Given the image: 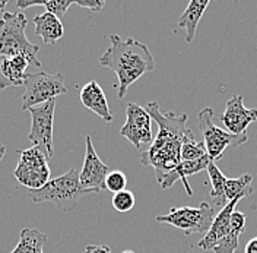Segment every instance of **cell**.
<instances>
[{
	"label": "cell",
	"mask_w": 257,
	"mask_h": 253,
	"mask_svg": "<svg viewBox=\"0 0 257 253\" xmlns=\"http://www.w3.org/2000/svg\"><path fill=\"white\" fill-rule=\"evenodd\" d=\"M75 5V0H48V2H38V0H18L16 6L19 9H28L32 6H43L46 8V11L53 14L54 16H57L60 21L64 16V14L67 12V9Z\"/></svg>",
	"instance_id": "7402d4cb"
},
{
	"label": "cell",
	"mask_w": 257,
	"mask_h": 253,
	"mask_svg": "<svg viewBox=\"0 0 257 253\" xmlns=\"http://www.w3.org/2000/svg\"><path fill=\"white\" fill-rule=\"evenodd\" d=\"M85 253H112V250L105 244H88Z\"/></svg>",
	"instance_id": "83f0119b"
},
{
	"label": "cell",
	"mask_w": 257,
	"mask_h": 253,
	"mask_svg": "<svg viewBox=\"0 0 257 253\" xmlns=\"http://www.w3.org/2000/svg\"><path fill=\"white\" fill-rule=\"evenodd\" d=\"M253 176L242 174L238 179H226L225 182V198L228 202L234 199H242L253 193Z\"/></svg>",
	"instance_id": "44dd1931"
},
{
	"label": "cell",
	"mask_w": 257,
	"mask_h": 253,
	"mask_svg": "<svg viewBox=\"0 0 257 253\" xmlns=\"http://www.w3.org/2000/svg\"><path fill=\"white\" fill-rule=\"evenodd\" d=\"M240 202V199H234L231 202H228L222 208V211H219V214L213 218V221L210 224V228L208 233L205 234V237L200 241H197V244L194 247L200 249V250H213V247L228 234L229 231V220L232 212L237 209V204Z\"/></svg>",
	"instance_id": "4fadbf2b"
},
{
	"label": "cell",
	"mask_w": 257,
	"mask_h": 253,
	"mask_svg": "<svg viewBox=\"0 0 257 253\" xmlns=\"http://www.w3.org/2000/svg\"><path fill=\"white\" fill-rule=\"evenodd\" d=\"M197 126L203 135V143L206 154L212 161H216L224 155L228 146H238L247 142V135H232L225 129H219L213 125V110L206 107L197 114Z\"/></svg>",
	"instance_id": "52a82bcc"
},
{
	"label": "cell",
	"mask_w": 257,
	"mask_h": 253,
	"mask_svg": "<svg viewBox=\"0 0 257 253\" xmlns=\"http://www.w3.org/2000/svg\"><path fill=\"white\" fill-rule=\"evenodd\" d=\"M88 193H94V192L83 189L80 186L79 172L76 168H70L62 176L48 180L41 189L30 190L32 202L35 204L51 202L62 212L75 211L80 198Z\"/></svg>",
	"instance_id": "3957f363"
},
{
	"label": "cell",
	"mask_w": 257,
	"mask_h": 253,
	"mask_svg": "<svg viewBox=\"0 0 257 253\" xmlns=\"http://www.w3.org/2000/svg\"><path fill=\"white\" fill-rule=\"evenodd\" d=\"M245 214L241 211H234L229 220V231L215 247L213 252L215 253H237L238 249V240H240V234L244 231L245 227Z\"/></svg>",
	"instance_id": "d6986e66"
},
{
	"label": "cell",
	"mask_w": 257,
	"mask_h": 253,
	"mask_svg": "<svg viewBox=\"0 0 257 253\" xmlns=\"http://www.w3.org/2000/svg\"><path fill=\"white\" fill-rule=\"evenodd\" d=\"M120 135L133 143L138 149L151 145L152 136V119L149 113L138 103L126 104V123L120 129Z\"/></svg>",
	"instance_id": "30bf717a"
},
{
	"label": "cell",
	"mask_w": 257,
	"mask_h": 253,
	"mask_svg": "<svg viewBox=\"0 0 257 253\" xmlns=\"http://www.w3.org/2000/svg\"><path fill=\"white\" fill-rule=\"evenodd\" d=\"M110 172H111L110 167L98 157L91 136H86L83 167L79 172L80 186L83 189L92 190L94 193H98L102 189H105V177Z\"/></svg>",
	"instance_id": "8fae6325"
},
{
	"label": "cell",
	"mask_w": 257,
	"mask_h": 253,
	"mask_svg": "<svg viewBox=\"0 0 257 253\" xmlns=\"http://www.w3.org/2000/svg\"><path fill=\"white\" fill-rule=\"evenodd\" d=\"M209 162H212V159L209 158L208 155L200 159H194V161H181L176 168H173L168 174L164 176V179L161 180V188L162 189H170L177 180H181L184 185L186 193L189 196L193 195V190L190 189L189 183H187V177H190L193 174L200 173L203 170H206L209 165Z\"/></svg>",
	"instance_id": "9a60e30c"
},
{
	"label": "cell",
	"mask_w": 257,
	"mask_h": 253,
	"mask_svg": "<svg viewBox=\"0 0 257 253\" xmlns=\"http://www.w3.org/2000/svg\"><path fill=\"white\" fill-rule=\"evenodd\" d=\"M75 5L86 8L92 12H99L104 8V0H75Z\"/></svg>",
	"instance_id": "4316f807"
},
{
	"label": "cell",
	"mask_w": 257,
	"mask_h": 253,
	"mask_svg": "<svg viewBox=\"0 0 257 253\" xmlns=\"http://www.w3.org/2000/svg\"><path fill=\"white\" fill-rule=\"evenodd\" d=\"M47 236L37 228H24L19 234V243L11 253H44Z\"/></svg>",
	"instance_id": "ffe728a7"
},
{
	"label": "cell",
	"mask_w": 257,
	"mask_h": 253,
	"mask_svg": "<svg viewBox=\"0 0 257 253\" xmlns=\"http://www.w3.org/2000/svg\"><path fill=\"white\" fill-rule=\"evenodd\" d=\"M112 206L117 212H128L133 209L135 206V195L130 192V190H123V192H118V193H114L112 196Z\"/></svg>",
	"instance_id": "d4e9b609"
},
{
	"label": "cell",
	"mask_w": 257,
	"mask_h": 253,
	"mask_svg": "<svg viewBox=\"0 0 257 253\" xmlns=\"http://www.w3.org/2000/svg\"><path fill=\"white\" fill-rule=\"evenodd\" d=\"M83 253H85V252H83Z\"/></svg>",
	"instance_id": "d6a6232c"
},
{
	"label": "cell",
	"mask_w": 257,
	"mask_h": 253,
	"mask_svg": "<svg viewBox=\"0 0 257 253\" xmlns=\"http://www.w3.org/2000/svg\"><path fill=\"white\" fill-rule=\"evenodd\" d=\"M6 5H8V2H6V0H2V2H0V11H2V12H5Z\"/></svg>",
	"instance_id": "4dcf8cb0"
},
{
	"label": "cell",
	"mask_w": 257,
	"mask_h": 253,
	"mask_svg": "<svg viewBox=\"0 0 257 253\" xmlns=\"http://www.w3.org/2000/svg\"><path fill=\"white\" fill-rule=\"evenodd\" d=\"M127 188V177L126 174L120 170H111L108 176L105 177V189L112 193L123 192Z\"/></svg>",
	"instance_id": "484cf974"
},
{
	"label": "cell",
	"mask_w": 257,
	"mask_h": 253,
	"mask_svg": "<svg viewBox=\"0 0 257 253\" xmlns=\"http://www.w3.org/2000/svg\"><path fill=\"white\" fill-rule=\"evenodd\" d=\"M206 170H208L209 179H210V183H212L210 196L215 199V204H216V205L225 206L228 204V201H226V198H225V182H226V177H225L224 173L218 168V165L215 164V161L209 162Z\"/></svg>",
	"instance_id": "603a6c76"
},
{
	"label": "cell",
	"mask_w": 257,
	"mask_h": 253,
	"mask_svg": "<svg viewBox=\"0 0 257 253\" xmlns=\"http://www.w3.org/2000/svg\"><path fill=\"white\" fill-rule=\"evenodd\" d=\"M99 64L115 73L118 98H124L128 87L155 69L154 56L146 44L135 38L123 40L117 34L110 35V47L101 56Z\"/></svg>",
	"instance_id": "7a4b0ae2"
},
{
	"label": "cell",
	"mask_w": 257,
	"mask_h": 253,
	"mask_svg": "<svg viewBox=\"0 0 257 253\" xmlns=\"http://www.w3.org/2000/svg\"><path fill=\"white\" fill-rule=\"evenodd\" d=\"M257 120L256 109H247L242 101V95H232L222 113L221 122L226 132L232 135H247L245 130L253 122Z\"/></svg>",
	"instance_id": "7c38bea8"
},
{
	"label": "cell",
	"mask_w": 257,
	"mask_h": 253,
	"mask_svg": "<svg viewBox=\"0 0 257 253\" xmlns=\"http://www.w3.org/2000/svg\"><path fill=\"white\" fill-rule=\"evenodd\" d=\"M208 6L209 0H192L187 5L186 11L178 18L177 25H178V28L186 30V41L187 43H192L194 40L199 22H200V19H202V16H203Z\"/></svg>",
	"instance_id": "ac0fdd59"
},
{
	"label": "cell",
	"mask_w": 257,
	"mask_h": 253,
	"mask_svg": "<svg viewBox=\"0 0 257 253\" xmlns=\"http://www.w3.org/2000/svg\"><path fill=\"white\" fill-rule=\"evenodd\" d=\"M35 24V35H38L46 44L54 46L64 34V28L62 21L50 12H44L41 15L34 18Z\"/></svg>",
	"instance_id": "e0dca14e"
},
{
	"label": "cell",
	"mask_w": 257,
	"mask_h": 253,
	"mask_svg": "<svg viewBox=\"0 0 257 253\" xmlns=\"http://www.w3.org/2000/svg\"><path fill=\"white\" fill-rule=\"evenodd\" d=\"M56 100H50L46 104L28 109L31 114V130L28 139L37 146L47 158L54 155L53 146V127H54Z\"/></svg>",
	"instance_id": "9c48e42d"
},
{
	"label": "cell",
	"mask_w": 257,
	"mask_h": 253,
	"mask_svg": "<svg viewBox=\"0 0 257 253\" xmlns=\"http://www.w3.org/2000/svg\"><path fill=\"white\" fill-rule=\"evenodd\" d=\"M121 253H136L135 250H130V249H126V250H123Z\"/></svg>",
	"instance_id": "1f68e13d"
},
{
	"label": "cell",
	"mask_w": 257,
	"mask_h": 253,
	"mask_svg": "<svg viewBox=\"0 0 257 253\" xmlns=\"http://www.w3.org/2000/svg\"><path fill=\"white\" fill-rule=\"evenodd\" d=\"M5 154H6V146H5V143L0 142V161L5 157Z\"/></svg>",
	"instance_id": "f546056e"
},
{
	"label": "cell",
	"mask_w": 257,
	"mask_h": 253,
	"mask_svg": "<svg viewBox=\"0 0 257 253\" xmlns=\"http://www.w3.org/2000/svg\"><path fill=\"white\" fill-rule=\"evenodd\" d=\"M82 104L88 109V110L94 111L96 116H99L102 120H105L107 123L112 122V113L108 107V101L107 97L104 94L102 88L99 87V83L96 80L88 82L82 90L79 95Z\"/></svg>",
	"instance_id": "2e32d148"
},
{
	"label": "cell",
	"mask_w": 257,
	"mask_h": 253,
	"mask_svg": "<svg viewBox=\"0 0 257 253\" xmlns=\"http://www.w3.org/2000/svg\"><path fill=\"white\" fill-rule=\"evenodd\" d=\"M19 152V161L14 170L15 179L30 190L41 189L50 180L48 158L37 146H32Z\"/></svg>",
	"instance_id": "ba28073f"
},
{
	"label": "cell",
	"mask_w": 257,
	"mask_h": 253,
	"mask_svg": "<svg viewBox=\"0 0 257 253\" xmlns=\"http://www.w3.org/2000/svg\"><path fill=\"white\" fill-rule=\"evenodd\" d=\"M25 94L22 98V110L38 107L59 95L66 94L64 76L62 73L34 72L28 73L25 79Z\"/></svg>",
	"instance_id": "8992f818"
},
{
	"label": "cell",
	"mask_w": 257,
	"mask_h": 253,
	"mask_svg": "<svg viewBox=\"0 0 257 253\" xmlns=\"http://www.w3.org/2000/svg\"><path fill=\"white\" fill-rule=\"evenodd\" d=\"M27 16L22 12H3L0 18V56H24L32 67H41L37 54L40 47L25 35Z\"/></svg>",
	"instance_id": "277c9868"
},
{
	"label": "cell",
	"mask_w": 257,
	"mask_h": 253,
	"mask_svg": "<svg viewBox=\"0 0 257 253\" xmlns=\"http://www.w3.org/2000/svg\"><path fill=\"white\" fill-rule=\"evenodd\" d=\"M206 148L205 143L197 142L194 135H187L183 139L181 145V161H194V159H200L206 157Z\"/></svg>",
	"instance_id": "cb8c5ba5"
},
{
	"label": "cell",
	"mask_w": 257,
	"mask_h": 253,
	"mask_svg": "<svg viewBox=\"0 0 257 253\" xmlns=\"http://www.w3.org/2000/svg\"><path fill=\"white\" fill-rule=\"evenodd\" d=\"M28 66L24 56H0V90L24 85Z\"/></svg>",
	"instance_id": "5bb4252c"
},
{
	"label": "cell",
	"mask_w": 257,
	"mask_h": 253,
	"mask_svg": "<svg viewBox=\"0 0 257 253\" xmlns=\"http://www.w3.org/2000/svg\"><path fill=\"white\" fill-rule=\"evenodd\" d=\"M213 218V208L206 202H202L199 206L171 208L168 214L158 215L157 221L173 225L181 230L186 236H192L196 233L206 234Z\"/></svg>",
	"instance_id": "5b68a950"
},
{
	"label": "cell",
	"mask_w": 257,
	"mask_h": 253,
	"mask_svg": "<svg viewBox=\"0 0 257 253\" xmlns=\"http://www.w3.org/2000/svg\"><path fill=\"white\" fill-rule=\"evenodd\" d=\"M146 111L158 125L155 139L141 154V162L145 167H154L158 183L173 168L181 162L183 139L193 132L187 129V114H176L173 111L162 113L158 103H148Z\"/></svg>",
	"instance_id": "6da1fadb"
},
{
	"label": "cell",
	"mask_w": 257,
	"mask_h": 253,
	"mask_svg": "<svg viewBox=\"0 0 257 253\" xmlns=\"http://www.w3.org/2000/svg\"><path fill=\"white\" fill-rule=\"evenodd\" d=\"M244 253H257V237L251 238V240L245 244Z\"/></svg>",
	"instance_id": "f1b7e54d"
}]
</instances>
